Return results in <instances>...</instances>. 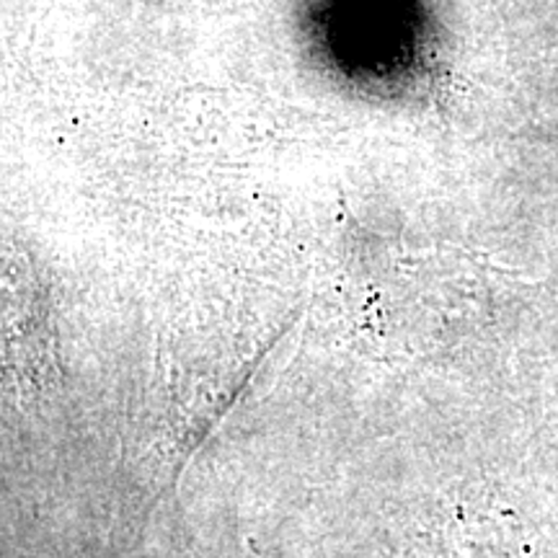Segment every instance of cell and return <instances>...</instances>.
Returning <instances> with one entry per match:
<instances>
[{
  "instance_id": "6da1fadb",
  "label": "cell",
  "mask_w": 558,
  "mask_h": 558,
  "mask_svg": "<svg viewBox=\"0 0 558 558\" xmlns=\"http://www.w3.org/2000/svg\"><path fill=\"white\" fill-rule=\"evenodd\" d=\"M520 514L497 494L478 492L460 501L445 525V558H527Z\"/></svg>"
}]
</instances>
